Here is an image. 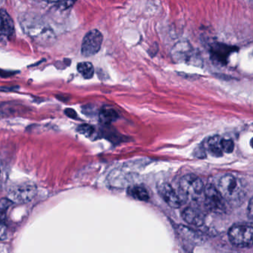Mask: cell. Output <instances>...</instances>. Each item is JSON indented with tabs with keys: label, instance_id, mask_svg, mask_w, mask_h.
<instances>
[{
	"label": "cell",
	"instance_id": "6da1fadb",
	"mask_svg": "<svg viewBox=\"0 0 253 253\" xmlns=\"http://www.w3.org/2000/svg\"><path fill=\"white\" fill-rule=\"evenodd\" d=\"M217 189L224 199L231 202H241L245 197V190L241 180L232 174L222 176L219 180Z\"/></svg>",
	"mask_w": 253,
	"mask_h": 253
},
{
	"label": "cell",
	"instance_id": "7a4b0ae2",
	"mask_svg": "<svg viewBox=\"0 0 253 253\" xmlns=\"http://www.w3.org/2000/svg\"><path fill=\"white\" fill-rule=\"evenodd\" d=\"M38 193V188L31 181L21 182L12 185L8 191V198L14 204H23L30 202Z\"/></svg>",
	"mask_w": 253,
	"mask_h": 253
},
{
	"label": "cell",
	"instance_id": "3957f363",
	"mask_svg": "<svg viewBox=\"0 0 253 253\" xmlns=\"http://www.w3.org/2000/svg\"><path fill=\"white\" fill-rule=\"evenodd\" d=\"M180 189L185 198L195 201L204 194V185L195 174H186L180 179Z\"/></svg>",
	"mask_w": 253,
	"mask_h": 253
},
{
	"label": "cell",
	"instance_id": "277c9868",
	"mask_svg": "<svg viewBox=\"0 0 253 253\" xmlns=\"http://www.w3.org/2000/svg\"><path fill=\"white\" fill-rule=\"evenodd\" d=\"M253 230L251 225H234L229 231V241L236 247H251L253 245Z\"/></svg>",
	"mask_w": 253,
	"mask_h": 253
},
{
	"label": "cell",
	"instance_id": "5b68a950",
	"mask_svg": "<svg viewBox=\"0 0 253 253\" xmlns=\"http://www.w3.org/2000/svg\"><path fill=\"white\" fill-rule=\"evenodd\" d=\"M204 197L206 206L209 210L216 213L225 211V201L223 195L217 187L212 184H208L204 187Z\"/></svg>",
	"mask_w": 253,
	"mask_h": 253
},
{
	"label": "cell",
	"instance_id": "8992f818",
	"mask_svg": "<svg viewBox=\"0 0 253 253\" xmlns=\"http://www.w3.org/2000/svg\"><path fill=\"white\" fill-rule=\"evenodd\" d=\"M103 37L98 30L90 31L83 41L81 51L85 57H91L97 54L101 48Z\"/></svg>",
	"mask_w": 253,
	"mask_h": 253
},
{
	"label": "cell",
	"instance_id": "52a82bcc",
	"mask_svg": "<svg viewBox=\"0 0 253 253\" xmlns=\"http://www.w3.org/2000/svg\"><path fill=\"white\" fill-rule=\"evenodd\" d=\"M24 26V30L27 32L30 38H35L36 41H42L43 42L51 39L53 34L51 29L47 26H44L41 22H32L29 20L26 22Z\"/></svg>",
	"mask_w": 253,
	"mask_h": 253
},
{
	"label": "cell",
	"instance_id": "ba28073f",
	"mask_svg": "<svg viewBox=\"0 0 253 253\" xmlns=\"http://www.w3.org/2000/svg\"><path fill=\"white\" fill-rule=\"evenodd\" d=\"M158 191L160 196L171 208L177 209L181 206L180 198L169 183L165 182L160 183Z\"/></svg>",
	"mask_w": 253,
	"mask_h": 253
},
{
	"label": "cell",
	"instance_id": "9c48e42d",
	"mask_svg": "<svg viewBox=\"0 0 253 253\" xmlns=\"http://www.w3.org/2000/svg\"><path fill=\"white\" fill-rule=\"evenodd\" d=\"M183 220L189 224L195 226H202L205 221V214L199 209L187 207L182 213Z\"/></svg>",
	"mask_w": 253,
	"mask_h": 253
},
{
	"label": "cell",
	"instance_id": "30bf717a",
	"mask_svg": "<svg viewBox=\"0 0 253 253\" xmlns=\"http://www.w3.org/2000/svg\"><path fill=\"white\" fill-rule=\"evenodd\" d=\"M235 48L234 47H230L224 44H215L211 48V58L217 63L226 64L228 57L230 55L231 53L235 51Z\"/></svg>",
	"mask_w": 253,
	"mask_h": 253
},
{
	"label": "cell",
	"instance_id": "8fae6325",
	"mask_svg": "<svg viewBox=\"0 0 253 253\" xmlns=\"http://www.w3.org/2000/svg\"><path fill=\"white\" fill-rule=\"evenodd\" d=\"M14 33V25L9 14L3 9H0V37L10 38Z\"/></svg>",
	"mask_w": 253,
	"mask_h": 253
},
{
	"label": "cell",
	"instance_id": "7c38bea8",
	"mask_svg": "<svg viewBox=\"0 0 253 253\" xmlns=\"http://www.w3.org/2000/svg\"><path fill=\"white\" fill-rule=\"evenodd\" d=\"M118 117L119 116H118V112L109 106L103 107L100 110V115H99L100 122L106 124V125H109V124L116 121L118 119Z\"/></svg>",
	"mask_w": 253,
	"mask_h": 253
},
{
	"label": "cell",
	"instance_id": "4fadbf2b",
	"mask_svg": "<svg viewBox=\"0 0 253 253\" xmlns=\"http://www.w3.org/2000/svg\"><path fill=\"white\" fill-rule=\"evenodd\" d=\"M220 138L219 136H214L211 137L208 141V149L210 154L214 157H221L223 155L221 145H220Z\"/></svg>",
	"mask_w": 253,
	"mask_h": 253
},
{
	"label": "cell",
	"instance_id": "5bb4252c",
	"mask_svg": "<svg viewBox=\"0 0 253 253\" xmlns=\"http://www.w3.org/2000/svg\"><path fill=\"white\" fill-rule=\"evenodd\" d=\"M129 195H131L134 199L141 201H147L149 198V193L147 190L143 186H133L128 189Z\"/></svg>",
	"mask_w": 253,
	"mask_h": 253
},
{
	"label": "cell",
	"instance_id": "9a60e30c",
	"mask_svg": "<svg viewBox=\"0 0 253 253\" xmlns=\"http://www.w3.org/2000/svg\"><path fill=\"white\" fill-rule=\"evenodd\" d=\"M78 70L85 79H91L94 74L93 65L88 62H83L78 65Z\"/></svg>",
	"mask_w": 253,
	"mask_h": 253
},
{
	"label": "cell",
	"instance_id": "2e32d148",
	"mask_svg": "<svg viewBox=\"0 0 253 253\" xmlns=\"http://www.w3.org/2000/svg\"><path fill=\"white\" fill-rule=\"evenodd\" d=\"M13 204L14 203L8 198L0 199V221L2 222L5 220L7 211Z\"/></svg>",
	"mask_w": 253,
	"mask_h": 253
},
{
	"label": "cell",
	"instance_id": "e0dca14e",
	"mask_svg": "<svg viewBox=\"0 0 253 253\" xmlns=\"http://www.w3.org/2000/svg\"><path fill=\"white\" fill-rule=\"evenodd\" d=\"M220 145H221L223 152H225V153H232L234 149H235L234 142L232 140H229V139H221Z\"/></svg>",
	"mask_w": 253,
	"mask_h": 253
},
{
	"label": "cell",
	"instance_id": "ac0fdd59",
	"mask_svg": "<svg viewBox=\"0 0 253 253\" xmlns=\"http://www.w3.org/2000/svg\"><path fill=\"white\" fill-rule=\"evenodd\" d=\"M78 130L81 134L87 136V137H90L94 132V128L88 124H83V125L80 126Z\"/></svg>",
	"mask_w": 253,
	"mask_h": 253
},
{
	"label": "cell",
	"instance_id": "d6986e66",
	"mask_svg": "<svg viewBox=\"0 0 253 253\" xmlns=\"http://www.w3.org/2000/svg\"><path fill=\"white\" fill-rule=\"evenodd\" d=\"M78 0H60L58 2V6L60 9H67L72 7Z\"/></svg>",
	"mask_w": 253,
	"mask_h": 253
},
{
	"label": "cell",
	"instance_id": "ffe728a7",
	"mask_svg": "<svg viewBox=\"0 0 253 253\" xmlns=\"http://www.w3.org/2000/svg\"><path fill=\"white\" fill-rule=\"evenodd\" d=\"M8 236V230L6 226L3 223H0V240L5 241Z\"/></svg>",
	"mask_w": 253,
	"mask_h": 253
},
{
	"label": "cell",
	"instance_id": "44dd1931",
	"mask_svg": "<svg viewBox=\"0 0 253 253\" xmlns=\"http://www.w3.org/2000/svg\"><path fill=\"white\" fill-rule=\"evenodd\" d=\"M65 114L67 115L69 118H72V119H78V116L77 112L74 109H67L65 110Z\"/></svg>",
	"mask_w": 253,
	"mask_h": 253
},
{
	"label": "cell",
	"instance_id": "7402d4cb",
	"mask_svg": "<svg viewBox=\"0 0 253 253\" xmlns=\"http://www.w3.org/2000/svg\"><path fill=\"white\" fill-rule=\"evenodd\" d=\"M249 212H250V218H252L253 216V199H250V204H249Z\"/></svg>",
	"mask_w": 253,
	"mask_h": 253
},
{
	"label": "cell",
	"instance_id": "603a6c76",
	"mask_svg": "<svg viewBox=\"0 0 253 253\" xmlns=\"http://www.w3.org/2000/svg\"><path fill=\"white\" fill-rule=\"evenodd\" d=\"M45 1H48V2H58L60 0H45Z\"/></svg>",
	"mask_w": 253,
	"mask_h": 253
}]
</instances>
